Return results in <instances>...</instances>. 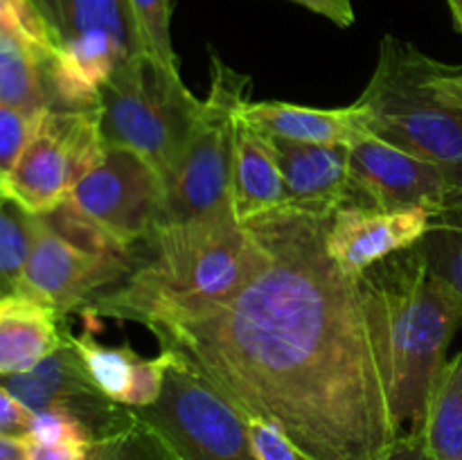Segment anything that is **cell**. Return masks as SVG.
Instances as JSON below:
<instances>
[{
  "label": "cell",
  "instance_id": "1",
  "mask_svg": "<svg viewBox=\"0 0 462 460\" xmlns=\"http://www.w3.org/2000/svg\"><path fill=\"white\" fill-rule=\"evenodd\" d=\"M332 216L280 207L248 221L264 260L233 298L153 334L305 460H377L395 440L361 278L328 253Z\"/></svg>",
  "mask_w": 462,
  "mask_h": 460
},
{
  "label": "cell",
  "instance_id": "2",
  "mask_svg": "<svg viewBox=\"0 0 462 460\" xmlns=\"http://www.w3.org/2000/svg\"><path fill=\"white\" fill-rule=\"evenodd\" d=\"M262 260L264 248L235 215L158 225L135 246L129 273L81 311L134 320L158 334L224 305Z\"/></svg>",
  "mask_w": 462,
  "mask_h": 460
},
{
  "label": "cell",
  "instance_id": "3",
  "mask_svg": "<svg viewBox=\"0 0 462 460\" xmlns=\"http://www.w3.org/2000/svg\"><path fill=\"white\" fill-rule=\"evenodd\" d=\"M361 287L386 365L395 433L422 431L429 395L462 325L460 298L413 246L365 271Z\"/></svg>",
  "mask_w": 462,
  "mask_h": 460
},
{
  "label": "cell",
  "instance_id": "4",
  "mask_svg": "<svg viewBox=\"0 0 462 460\" xmlns=\"http://www.w3.org/2000/svg\"><path fill=\"white\" fill-rule=\"evenodd\" d=\"M442 61L395 36H383L377 68L356 104L370 135L431 161L462 194V106L442 99L436 77Z\"/></svg>",
  "mask_w": 462,
  "mask_h": 460
},
{
  "label": "cell",
  "instance_id": "5",
  "mask_svg": "<svg viewBox=\"0 0 462 460\" xmlns=\"http://www.w3.org/2000/svg\"><path fill=\"white\" fill-rule=\"evenodd\" d=\"M203 99L194 97L179 68L140 52L113 70L97 93L99 129L106 144L140 153L170 183Z\"/></svg>",
  "mask_w": 462,
  "mask_h": 460
},
{
  "label": "cell",
  "instance_id": "6",
  "mask_svg": "<svg viewBox=\"0 0 462 460\" xmlns=\"http://www.w3.org/2000/svg\"><path fill=\"white\" fill-rule=\"evenodd\" d=\"M212 81L179 165L165 185L162 224L235 215L233 165L237 149L239 108L246 102L251 75L210 54Z\"/></svg>",
  "mask_w": 462,
  "mask_h": 460
},
{
  "label": "cell",
  "instance_id": "7",
  "mask_svg": "<svg viewBox=\"0 0 462 460\" xmlns=\"http://www.w3.org/2000/svg\"><path fill=\"white\" fill-rule=\"evenodd\" d=\"M52 39L59 108H93L117 66L144 52L131 0H34ZM149 52V50H147Z\"/></svg>",
  "mask_w": 462,
  "mask_h": 460
},
{
  "label": "cell",
  "instance_id": "8",
  "mask_svg": "<svg viewBox=\"0 0 462 460\" xmlns=\"http://www.w3.org/2000/svg\"><path fill=\"white\" fill-rule=\"evenodd\" d=\"M131 410L180 460H257L246 415L176 352L158 400Z\"/></svg>",
  "mask_w": 462,
  "mask_h": 460
},
{
  "label": "cell",
  "instance_id": "9",
  "mask_svg": "<svg viewBox=\"0 0 462 460\" xmlns=\"http://www.w3.org/2000/svg\"><path fill=\"white\" fill-rule=\"evenodd\" d=\"M104 153L99 108H48L39 115L5 192L30 215H48L68 201L75 185Z\"/></svg>",
  "mask_w": 462,
  "mask_h": 460
},
{
  "label": "cell",
  "instance_id": "10",
  "mask_svg": "<svg viewBox=\"0 0 462 460\" xmlns=\"http://www.w3.org/2000/svg\"><path fill=\"white\" fill-rule=\"evenodd\" d=\"M68 203L122 246L135 248L162 224L165 180L140 153L104 143L102 158Z\"/></svg>",
  "mask_w": 462,
  "mask_h": 460
},
{
  "label": "cell",
  "instance_id": "11",
  "mask_svg": "<svg viewBox=\"0 0 462 460\" xmlns=\"http://www.w3.org/2000/svg\"><path fill=\"white\" fill-rule=\"evenodd\" d=\"M134 257L99 255L75 246L36 216L18 298L36 302L63 320L129 273Z\"/></svg>",
  "mask_w": 462,
  "mask_h": 460
},
{
  "label": "cell",
  "instance_id": "12",
  "mask_svg": "<svg viewBox=\"0 0 462 460\" xmlns=\"http://www.w3.org/2000/svg\"><path fill=\"white\" fill-rule=\"evenodd\" d=\"M350 183L352 206L436 212L456 197L440 167L377 135H364L350 144Z\"/></svg>",
  "mask_w": 462,
  "mask_h": 460
},
{
  "label": "cell",
  "instance_id": "13",
  "mask_svg": "<svg viewBox=\"0 0 462 460\" xmlns=\"http://www.w3.org/2000/svg\"><path fill=\"white\" fill-rule=\"evenodd\" d=\"M0 386L7 388L30 410H68L79 418L95 440L113 436L134 419V410L108 400L86 373L79 354L68 341L41 361L30 373L0 377Z\"/></svg>",
  "mask_w": 462,
  "mask_h": 460
},
{
  "label": "cell",
  "instance_id": "14",
  "mask_svg": "<svg viewBox=\"0 0 462 460\" xmlns=\"http://www.w3.org/2000/svg\"><path fill=\"white\" fill-rule=\"evenodd\" d=\"M431 212L424 207L346 206L329 219L328 253L352 278L395 253L415 246L427 233Z\"/></svg>",
  "mask_w": 462,
  "mask_h": 460
},
{
  "label": "cell",
  "instance_id": "15",
  "mask_svg": "<svg viewBox=\"0 0 462 460\" xmlns=\"http://www.w3.org/2000/svg\"><path fill=\"white\" fill-rule=\"evenodd\" d=\"M287 188V206L332 216L352 206L350 144H300L269 138Z\"/></svg>",
  "mask_w": 462,
  "mask_h": 460
},
{
  "label": "cell",
  "instance_id": "16",
  "mask_svg": "<svg viewBox=\"0 0 462 460\" xmlns=\"http://www.w3.org/2000/svg\"><path fill=\"white\" fill-rule=\"evenodd\" d=\"M68 341L77 350L95 386L108 400L129 409L149 406L158 400L167 368L174 361V352L170 350H162L153 359H143L129 343L117 347L104 345L90 332L81 336L68 332Z\"/></svg>",
  "mask_w": 462,
  "mask_h": 460
},
{
  "label": "cell",
  "instance_id": "17",
  "mask_svg": "<svg viewBox=\"0 0 462 460\" xmlns=\"http://www.w3.org/2000/svg\"><path fill=\"white\" fill-rule=\"evenodd\" d=\"M239 117L266 138L300 144H352L364 135L368 113L359 104L346 108H310L291 102H246Z\"/></svg>",
  "mask_w": 462,
  "mask_h": 460
},
{
  "label": "cell",
  "instance_id": "18",
  "mask_svg": "<svg viewBox=\"0 0 462 460\" xmlns=\"http://www.w3.org/2000/svg\"><path fill=\"white\" fill-rule=\"evenodd\" d=\"M233 212L239 224L287 206V188L273 144L239 117L237 149L233 165Z\"/></svg>",
  "mask_w": 462,
  "mask_h": 460
},
{
  "label": "cell",
  "instance_id": "19",
  "mask_svg": "<svg viewBox=\"0 0 462 460\" xmlns=\"http://www.w3.org/2000/svg\"><path fill=\"white\" fill-rule=\"evenodd\" d=\"M66 341L61 318L25 298L0 302V377L30 373Z\"/></svg>",
  "mask_w": 462,
  "mask_h": 460
},
{
  "label": "cell",
  "instance_id": "20",
  "mask_svg": "<svg viewBox=\"0 0 462 460\" xmlns=\"http://www.w3.org/2000/svg\"><path fill=\"white\" fill-rule=\"evenodd\" d=\"M0 104L32 117L59 108L52 86V54L7 32H0Z\"/></svg>",
  "mask_w": 462,
  "mask_h": 460
},
{
  "label": "cell",
  "instance_id": "21",
  "mask_svg": "<svg viewBox=\"0 0 462 460\" xmlns=\"http://www.w3.org/2000/svg\"><path fill=\"white\" fill-rule=\"evenodd\" d=\"M422 433L436 460H462V354L442 365L429 395Z\"/></svg>",
  "mask_w": 462,
  "mask_h": 460
},
{
  "label": "cell",
  "instance_id": "22",
  "mask_svg": "<svg viewBox=\"0 0 462 460\" xmlns=\"http://www.w3.org/2000/svg\"><path fill=\"white\" fill-rule=\"evenodd\" d=\"M413 248L427 269L462 302V194H456L440 210L431 212L427 233Z\"/></svg>",
  "mask_w": 462,
  "mask_h": 460
},
{
  "label": "cell",
  "instance_id": "23",
  "mask_svg": "<svg viewBox=\"0 0 462 460\" xmlns=\"http://www.w3.org/2000/svg\"><path fill=\"white\" fill-rule=\"evenodd\" d=\"M34 225L36 215H30L9 194L0 192V300L18 293Z\"/></svg>",
  "mask_w": 462,
  "mask_h": 460
},
{
  "label": "cell",
  "instance_id": "24",
  "mask_svg": "<svg viewBox=\"0 0 462 460\" xmlns=\"http://www.w3.org/2000/svg\"><path fill=\"white\" fill-rule=\"evenodd\" d=\"M88 460H180L176 451L134 415L125 428L90 446Z\"/></svg>",
  "mask_w": 462,
  "mask_h": 460
},
{
  "label": "cell",
  "instance_id": "25",
  "mask_svg": "<svg viewBox=\"0 0 462 460\" xmlns=\"http://www.w3.org/2000/svg\"><path fill=\"white\" fill-rule=\"evenodd\" d=\"M135 21L143 32L144 45L167 66L179 68V57L171 45V12L174 0H131Z\"/></svg>",
  "mask_w": 462,
  "mask_h": 460
},
{
  "label": "cell",
  "instance_id": "26",
  "mask_svg": "<svg viewBox=\"0 0 462 460\" xmlns=\"http://www.w3.org/2000/svg\"><path fill=\"white\" fill-rule=\"evenodd\" d=\"M27 440L54 446H79V449H90L97 442L90 428L68 410L34 413V424Z\"/></svg>",
  "mask_w": 462,
  "mask_h": 460
},
{
  "label": "cell",
  "instance_id": "27",
  "mask_svg": "<svg viewBox=\"0 0 462 460\" xmlns=\"http://www.w3.org/2000/svg\"><path fill=\"white\" fill-rule=\"evenodd\" d=\"M0 32L21 36L36 48L54 54L48 25L34 0H0Z\"/></svg>",
  "mask_w": 462,
  "mask_h": 460
},
{
  "label": "cell",
  "instance_id": "28",
  "mask_svg": "<svg viewBox=\"0 0 462 460\" xmlns=\"http://www.w3.org/2000/svg\"><path fill=\"white\" fill-rule=\"evenodd\" d=\"M39 117H32L18 108L0 104V189L5 192V180L12 174L14 165L21 158L23 149L30 143ZM7 194V192H5Z\"/></svg>",
  "mask_w": 462,
  "mask_h": 460
},
{
  "label": "cell",
  "instance_id": "29",
  "mask_svg": "<svg viewBox=\"0 0 462 460\" xmlns=\"http://www.w3.org/2000/svg\"><path fill=\"white\" fill-rule=\"evenodd\" d=\"M248 440L257 460H305L280 427L269 419L248 418Z\"/></svg>",
  "mask_w": 462,
  "mask_h": 460
},
{
  "label": "cell",
  "instance_id": "30",
  "mask_svg": "<svg viewBox=\"0 0 462 460\" xmlns=\"http://www.w3.org/2000/svg\"><path fill=\"white\" fill-rule=\"evenodd\" d=\"M34 424V410L27 409L21 400L0 386V436L27 440Z\"/></svg>",
  "mask_w": 462,
  "mask_h": 460
},
{
  "label": "cell",
  "instance_id": "31",
  "mask_svg": "<svg viewBox=\"0 0 462 460\" xmlns=\"http://www.w3.org/2000/svg\"><path fill=\"white\" fill-rule=\"evenodd\" d=\"M447 5H449V12H451V18H454L456 30L462 34V0H447ZM436 90L442 99L462 106V70L460 68L442 63L440 72H438V77H436Z\"/></svg>",
  "mask_w": 462,
  "mask_h": 460
},
{
  "label": "cell",
  "instance_id": "32",
  "mask_svg": "<svg viewBox=\"0 0 462 460\" xmlns=\"http://www.w3.org/2000/svg\"><path fill=\"white\" fill-rule=\"evenodd\" d=\"M377 460H436V455L429 451L424 433H406L397 436L386 449L379 454Z\"/></svg>",
  "mask_w": 462,
  "mask_h": 460
},
{
  "label": "cell",
  "instance_id": "33",
  "mask_svg": "<svg viewBox=\"0 0 462 460\" xmlns=\"http://www.w3.org/2000/svg\"><path fill=\"white\" fill-rule=\"evenodd\" d=\"M310 12L320 14L338 27H350L355 23V9L352 0H293Z\"/></svg>",
  "mask_w": 462,
  "mask_h": 460
},
{
  "label": "cell",
  "instance_id": "34",
  "mask_svg": "<svg viewBox=\"0 0 462 460\" xmlns=\"http://www.w3.org/2000/svg\"><path fill=\"white\" fill-rule=\"evenodd\" d=\"M90 449L79 446H54L27 440V460H88Z\"/></svg>",
  "mask_w": 462,
  "mask_h": 460
},
{
  "label": "cell",
  "instance_id": "35",
  "mask_svg": "<svg viewBox=\"0 0 462 460\" xmlns=\"http://www.w3.org/2000/svg\"><path fill=\"white\" fill-rule=\"evenodd\" d=\"M0 460H27V440L0 436Z\"/></svg>",
  "mask_w": 462,
  "mask_h": 460
},
{
  "label": "cell",
  "instance_id": "36",
  "mask_svg": "<svg viewBox=\"0 0 462 460\" xmlns=\"http://www.w3.org/2000/svg\"><path fill=\"white\" fill-rule=\"evenodd\" d=\"M0 192H3V189H0Z\"/></svg>",
  "mask_w": 462,
  "mask_h": 460
},
{
  "label": "cell",
  "instance_id": "37",
  "mask_svg": "<svg viewBox=\"0 0 462 460\" xmlns=\"http://www.w3.org/2000/svg\"><path fill=\"white\" fill-rule=\"evenodd\" d=\"M0 302H3V300H0Z\"/></svg>",
  "mask_w": 462,
  "mask_h": 460
}]
</instances>
